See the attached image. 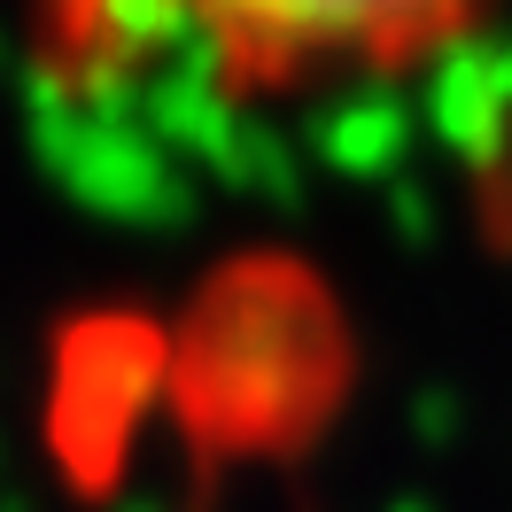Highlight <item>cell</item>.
Here are the masks:
<instances>
[{"label": "cell", "instance_id": "obj_1", "mask_svg": "<svg viewBox=\"0 0 512 512\" xmlns=\"http://www.w3.org/2000/svg\"><path fill=\"white\" fill-rule=\"evenodd\" d=\"M63 94L194 86L210 101H311L443 63L497 0H16Z\"/></svg>", "mask_w": 512, "mask_h": 512}]
</instances>
